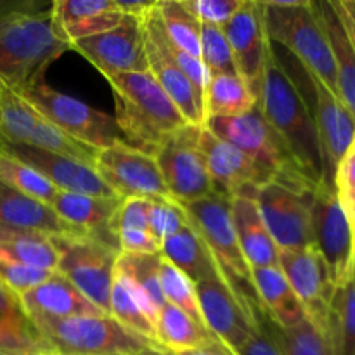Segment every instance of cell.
<instances>
[{"instance_id": "cell-61", "label": "cell", "mask_w": 355, "mask_h": 355, "mask_svg": "<svg viewBox=\"0 0 355 355\" xmlns=\"http://www.w3.org/2000/svg\"><path fill=\"white\" fill-rule=\"evenodd\" d=\"M0 355H9V354H2V352H0Z\"/></svg>"}, {"instance_id": "cell-51", "label": "cell", "mask_w": 355, "mask_h": 355, "mask_svg": "<svg viewBox=\"0 0 355 355\" xmlns=\"http://www.w3.org/2000/svg\"><path fill=\"white\" fill-rule=\"evenodd\" d=\"M0 315H7V318H16V319H26L24 318L23 311H21L19 300L14 297L10 291L0 284Z\"/></svg>"}, {"instance_id": "cell-7", "label": "cell", "mask_w": 355, "mask_h": 355, "mask_svg": "<svg viewBox=\"0 0 355 355\" xmlns=\"http://www.w3.org/2000/svg\"><path fill=\"white\" fill-rule=\"evenodd\" d=\"M318 186L302 175H277L257 191L260 215L279 252L314 246L311 207Z\"/></svg>"}, {"instance_id": "cell-49", "label": "cell", "mask_w": 355, "mask_h": 355, "mask_svg": "<svg viewBox=\"0 0 355 355\" xmlns=\"http://www.w3.org/2000/svg\"><path fill=\"white\" fill-rule=\"evenodd\" d=\"M352 189H355V153L349 149L335 172V191L340 194Z\"/></svg>"}, {"instance_id": "cell-14", "label": "cell", "mask_w": 355, "mask_h": 355, "mask_svg": "<svg viewBox=\"0 0 355 355\" xmlns=\"http://www.w3.org/2000/svg\"><path fill=\"white\" fill-rule=\"evenodd\" d=\"M144 44L148 58V71L158 82L172 99L177 110L182 113L187 123L194 127L205 125V103L203 97L196 92L193 83L187 80L180 66L172 54V44L162 23L156 3L144 16Z\"/></svg>"}, {"instance_id": "cell-28", "label": "cell", "mask_w": 355, "mask_h": 355, "mask_svg": "<svg viewBox=\"0 0 355 355\" xmlns=\"http://www.w3.org/2000/svg\"><path fill=\"white\" fill-rule=\"evenodd\" d=\"M252 283L262 314L281 329L293 328L307 319L300 300L277 267H252Z\"/></svg>"}, {"instance_id": "cell-43", "label": "cell", "mask_w": 355, "mask_h": 355, "mask_svg": "<svg viewBox=\"0 0 355 355\" xmlns=\"http://www.w3.org/2000/svg\"><path fill=\"white\" fill-rule=\"evenodd\" d=\"M54 276L51 270L35 269L21 263L0 260V284L19 300V297L35 290Z\"/></svg>"}, {"instance_id": "cell-12", "label": "cell", "mask_w": 355, "mask_h": 355, "mask_svg": "<svg viewBox=\"0 0 355 355\" xmlns=\"http://www.w3.org/2000/svg\"><path fill=\"white\" fill-rule=\"evenodd\" d=\"M205 127L220 139L227 141L239 151L262 166L272 177L277 175H302L295 162L291 159L286 146L267 123L259 104L250 113L231 118H210ZM307 179V177H305Z\"/></svg>"}, {"instance_id": "cell-29", "label": "cell", "mask_w": 355, "mask_h": 355, "mask_svg": "<svg viewBox=\"0 0 355 355\" xmlns=\"http://www.w3.org/2000/svg\"><path fill=\"white\" fill-rule=\"evenodd\" d=\"M110 318L128 331L156 343V318L158 311L153 307L144 291L116 266L110 297Z\"/></svg>"}, {"instance_id": "cell-32", "label": "cell", "mask_w": 355, "mask_h": 355, "mask_svg": "<svg viewBox=\"0 0 355 355\" xmlns=\"http://www.w3.org/2000/svg\"><path fill=\"white\" fill-rule=\"evenodd\" d=\"M255 106V92L238 75L210 76L205 90V121L210 118L241 116Z\"/></svg>"}, {"instance_id": "cell-8", "label": "cell", "mask_w": 355, "mask_h": 355, "mask_svg": "<svg viewBox=\"0 0 355 355\" xmlns=\"http://www.w3.org/2000/svg\"><path fill=\"white\" fill-rule=\"evenodd\" d=\"M14 90L62 134L96 151L125 142L114 116L52 89L45 80Z\"/></svg>"}, {"instance_id": "cell-60", "label": "cell", "mask_w": 355, "mask_h": 355, "mask_svg": "<svg viewBox=\"0 0 355 355\" xmlns=\"http://www.w3.org/2000/svg\"><path fill=\"white\" fill-rule=\"evenodd\" d=\"M354 241H355V229H354Z\"/></svg>"}, {"instance_id": "cell-1", "label": "cell", "mask_w": 355, "mask_h": 355, "mask_svg": "<svg viewBox=\"0 0 355 355\" xmlns=\"http://www.w3.org/2000/svg\"><path fill=\"white\" fill-rule=\"evenodd\" d=\"M257 104L267 123L286 146L298 170L311 182L322 184L324 163L311 106L272 52L266 62Z\"/></svg>"}, {"instance_id": "cell-26", "label": "cell", "mask_w": 355, "mask_h": 355, "mask_svg": "<svg viewBox=\"0 0 355 355\" xmlns=\"http://www.w3.org/2000/svg\"><path fill=\"white\" fill-rule=\"evenodd\" d=\"M19 305L28 321L31 319L61 321V319L80 318V315H106L58 272H54V276L44 284L19 297Z\"/></svg>"}, {"instance_id": "cell-54", "label": "cell", "mask_w": 355, "mask_h": 355, "mask_svg": "<svg viewBox=\"0 0 355 355\" xmlns=\"http://www.w3.org/2000/svg\"><path fill=\"white\" fill-rule=\"evenodd\" d=\"M132 355H165L162 349H148V350H142L139 354H132Z\"/></svg>"}, {"instance_id": "cell-15", "label": "cell", "mask_w": 355, "mask_h": 355, "mask_svg": "<svg viewBox=\"0 0 355 355\" xmlns=\"http://www.w3.org/2000/svg\"><path fill=\"white\" fill-rule=\"evenodd\" d=\"M94 170L118 198L166 200L168 191L163 184L158 163L149 153L139 151L127 142H116L97 151Z\"/></svg>"}, {"instance_id": "cell-46", "label": "cell", "mask_w": 355, "mask_h": 355, "mask_svg": "<svg viewBox=\"0 0 355 355\" xmlns=\"http://www.w3.org/2000/svg\"><path fill=\"white\" fill-rule=\"evenodd\" d=\"M151 201L148 198H125L121 200L120 210L114 220V229H142L149 231V217H151Z\"/></svg>"}, {"instance_id": "cell-3", "label": "cell", "mask_w": 355, "mask_h": 355, "mask_svg": "<svg viewBox=\"0 0 355 355\" xmlns=\"http://www.w3.org/2000/svg\"><path fill=\"white\" fill-rule=\"evenodd\" d=\"M69 49L52 28L49 12L0 14V80L10 89L45 80L49 66Z\"/></svg>"}, {"instance_id": "cell-44", "label": "cell", "mask_w": 355, "mask_h": 355, "mask_svg": "<svg viewBox=\"0 0 355 355\" xmlns=\"http://www.w3.org/2000/svg\"><path fill=\"white\" fill-rule=\"evenodd\" d=\"M189 225L187 215L184 211L182 205L173 201L172 198L166 200H153L151 201V217H149V231L159 239L165 241L172 234L179 232Z\"/></svg>"}, {"instance_id": "cell-56", "label": "cell", "mask_w": 355, "mask_h": 355, "mask_svg": "<svg viewBox=\"0 0 355 355\" xmlns=\"http://www.w3.org/2000/svg\"><path fill=\"white\" fill-rule=\"evenodd\" d=\"M345 6H347V9H349V12L352 14V17L355 21V0H345Z\"/></svg>"}, {"instance_id": "cell-33", "label": "cell", "mask_w": 355, "mask_h": 355, "mask_svg": "<svg viewBox=\"0 0 355 355\" xmlns=\"http://www.w3.org/2000/svg\"><path fill=\"white\" fill-rule=\"evenodd\" d=\"M214 338L207 328L198 324L186 312L166 304L156 318V343L165 352L196 349Z\"/></svg>"}, {"instance_id": "cell-27", "label": "cell", "mask_w": 355, "mask_h": 355, "mask_svg": "<svg viewBox=\"0 0 355 355\" xmlns=\"http://www.w3.org/2000/svg\"><path fill=\"white\" fill-rule=\"evenodd\" d=\"M257 191L245 189L229 200L232 224L250 267H277L279 250L262 220L257 205Z\"/></svg>"}, {"instance_id": "cell-22", "label": "cell", "mask_w": 355, "mask_h": 355, "mask_svg": "<svg viewBox=\"0 0 355 355\" xmlns=\"http://www.w3.org/2000/svg\"><path fill=\"white\" fill-rule=\"evenodd\" d=\"M0 149L33 166L37 172H40L59 191L89 194V196L118 198L89 163H83L80 159L69 158V156L64 155H58V153L28 148V146L0 142Z\"/></svg>"}, {"instance_id": "cell-39", "label": "cell", "mask_w": 355, "mask_h": 355, "mask_svg": "<svg viewBox=\"0 0 355 355\" xmlns=\"http://www.w3.org/2000/svg\"><path fill=\"white\" fill-rule=\"evenodd\" d=\"M283 355H333L328 333L315 328L309 319L293 328L281 329L270 322Z\"/></svg>"}, {"instance_id": "cell-45", "label": "cell", "mask_w": 355, "mask_h": 355, "mask_svg": "<svg viewBox=\"0 0 355 355\" xmlns=\"http://www.w3.org/2000/svg\"><path fill=\"white\" fill-rule=\"evenodd\" d=\"M184 2L200 23L222 28L241 9L245 0H184Z\"/></svg>"}, {"instance_id": "cell-40", "label": "cell", "mask_w": 355, "mask_h": 355, "mask_svg": "<svg viewBox=\"0 0 355 355\" xmlns=\"http://www.w3.org/2000/svg\"><path fill=\"white\" fill-rule=\"evenodd\" d=\"M159 262L162 255H128V253H120L116 262V266L144 291L158 312L166 305L159 284Z\"/></svg>"}, {"instance_id": "cell-30", "label": "cell", "mask_w": 355, "mask_h": 355, "mask_svg": "<svg viewBox=\"0 0 355 355\" xmlns=\"http://www.w3.org/2000/svg\"><path fill=\"white\" fill-rule=\"evenodd\" d=\"M314 7L328 37L329 47H331L338 97L355 118V49L345 30V24L336 10L335 2L319 0V2H314Z\"/></svg>"}, {"instance_id": "cell-35", "label": "cell", "mask_w": 355, "mask_h": 355, "mask_svg": "<svg viewBox=\"0 0 355 355\" xmlns=\"http://www.w3.org/2000/svg\"><path fill=\"white\" fill-rule=\"evenodd\" d=\"M328 338L333 355H355V267L349 279L333 295Z\"/></svg>"}, {"instance_id": "cell-2", "label": "cell", "mask_w": 355, "mask_h": 355, "mask_svg": "<svg viewBox=\"0 0 355 355\" xmlns=\"http://www.w3.org/2000/svg\"><path fill=\"white\" fill-rule=\"evenodd\" d=\"M114 94V120L123 141L139 151L156 149L187 123L149 71L107 78Z\"/></svg>"}, {"instance_id": "cell-57", "label": "cell", "mask_w": 355, "mask_h": 355, "mask_svg": "<svg viewBox=\"0 0 355 355\" xmlns=\"http://www.w3.org/2000/svg\"><path fill=\"white\" fill-rule=\"evenodd\" d=\"M350 151H354V153H355V137H354V142H352V146H350Z\"/></svg>"}, {"instance_id": "cell-58", "label": "cell", "mask_w": 355, "mask_h": 355, "mask_svg": "<svg viewBox=\"0 0 355 355\" xmlns=\"http://www.w3.org/2000/svg\"><path fill=\"white\" fill-rule=\"evenodd\" d=\"M3 85H6V83H3V82H2V80H0V90H2V89H3Z\"/></svg>"}, {"instance_id": "cell-9", "label": "cell", "mask_w": 355, "mask_h": 355, "mask_svg": "<svg viewBox=\"0 0 355 355\" xmlns=\"http://www.w3.org/2000/svg\"><path fill=\"white\" fill-rule=\"evenodd\" d=\"M0 142L58 153L92 166L97 155L96 149L62 134L7 85L0 90Z\"/></svg>"}, {"instance_id": "cell-47", "label": "cell", "mask_w": 355, "mask_h": 355, "mask_svg": "<svg viewBox=\"0 0 355 355\" xmlns=\"http://www.w3.org/2000/svg\"><path fill=\"white\" fill-rule=\"evenodd\" d=\"M163 243L151 231L121 229L118 231V250L128 255H162Z\"/></svg>"}, {"instance_id": "cell-34", "label": "cell", "mask_w": 355, "mask_h": 355, "mask_svg": "<svg viewBox=\"0 0 355 355\" xmlns=\"http://www.w3.org/2000/svg\"><path fill=\"white\" fill-rule=\"evenodd\" d=\"M59 257H61V250H59L58 238L17 232L0 241V260H6V262L55 272Z\"/></svg>"}, {"instance_id": "cell-11", "label": "cell", "mask_w": 355, "mask_h": 355, "mask_svg": "<svg viewBox=\"0 0 355 355\" xmlns=\"http://www.w3.org/2000/svg\"><path fill=\"white\" fill-rule=\"evenodd\" d=\"M200 130L201 127L186 125L170 135L153 155L168 196L180 205L193 203L215 194L198 142Z\"/></svg>"}, {"instance_id": "cell-50", "label": "cell", "mask_w": 355, "mask_h": 355, "mask_svg": "<svg viewBox=\"0 0 355 355\" xmlns=\"http://www.w3.org/2000/svg\"><path fill=\"white\" fill-rule=\"evenodd\" d=\"M165 355H238V352L214 336V338H210L203 345L196 347V349L182 350V352H165Z\"/></svg>"}, {"instance_id": "cell-4", "label": "cell", "mask_w": 355, "mask_h": 355, "mask_svg": "<svg viewBox=\"0 0 355 355\" xmlns=\"http://www.w3.org/2000/svg\"><path fill=\"white\" fill-rule=\"evenodd\" d=\"M269 42L284 47L311 75L338 96L331 47L312 0L260 2Z\"/></svg>"}, {"instance_id": "cell-6", "label": "cell", "mask_w": 355, "mask_h": 355, "mask_svg": "<svg viewBox=\"0 0 355 355\" xmlns=\"http://www.w3.org/2000/svg\"><path fill=\"white\" fill-rule=\"evenodd\" d=\"M30 324L54 355H132L159 349L110 315H80L61 321L31 319Z\"/></svg>"}, {"instance_id": "cell-5", "label": "cell", "mask_w": 355, "mask_h": 355, "mask_svg": "<svg viewBox=\"0 0 355 355\" xmlns=\"http://www.w3.org/2000/svg\"><path fill=\"white\" fill-rule=\"evenodd\" d=\"M191 227L201 236L217 262L222 279L239 300L260 309L252 283V267L246 262L231 217V203L218 194L182 205Z\"/></svg>"}, {"instance_id": "cell-17", "label": "cell", "mask_w": 355, "mask_h": 355, "mask_svg": "<svg viewBox=\"0 0 355 355\" xmlns=\"http://www.w3.org/2000/svg\"><path fill=\"white\" fill-rule=\"evenodd\" d=\"M196 295L208 331L236 352L259 329L260 309L239 300L220 276L198 283Z\"/></svg>"}, {"instance_id": "cell-41", "label": "cell", "mask_w": 355, "mask_h": 355, "mask_svg": "<svg viewBox=\"0 0 355 355\" xmlns=\"http://www.w3.org/2000/svg\"><path fill=\"white\" fill-rule=\"evenodd\" d=\"M0 352L9 355H54L28 319L0 315Z\"/></svg>"}, {"instance_id": "cell-52", "label": "cell", "mask_w": 355, "mask_h": 355, "mask_svg": "<svg viewBox=\"0 0 355 355\" xmlns=\"http://www.w3.org/2000/svg\"><path fill=\"white\" fill-rule=\"evenodd\" d=\"M335 6H336V10H338L340 17H342L343 24H345V30H347V33H349L350 42H352V45L355 49V21H354L352 14H350L349 9H347L345 0H338V2H335Z\"/></svg>"}, {"instance_id": "cell-19", "label": "cell", "mask_w": 355, "mask_h": 355, "mask_svg": "<svg viewBox=\"0 0 355 355\" xmlns=\"http://www.w3.org/2000/svg\"><path fill=\"white\" fill-rule=\"evenodd\" d=\"M222 31L232 51L236 73L257 96L270 54L260 2L245 0L241 9L222 26Z\"/></svg>"}, {"instance_id": "cell-53", "label": "cell", "mask_w": 355, "mask_h": 355, "mask_svg": "<svg viewBox=\"0 0 355 355\" xmlns=\"http://www.w3.org/2000/svg\"><path fill=\"white\" fill-rule=\"evenodd\" d=\"M338 200H340V203H342L343 210H345L347 217H349L350 224H352V227H354L355 225V189L347 191V193H340Z\"/></svg>"}, {"instance_id": "cell-18", "label": "cell", "mask_w": 355, "mask_h": 355, "mask_svg": "<svg viewBox=\"0 0 355 355\" xmlns=\"http://www.w3.org/2000/svg\"><path fill=\"white\" fill-rule=\"evenodd\" d=\"M279 269L300 300L309 321L328 333V315L336 286L321 253L311 246L304 250L279 252Z\"/></svg>"}, {"instance_id": "cell-10", "label": "cell", "mask_w": 355, "mask_h": 355, "mask_svg": "<svg viewBox=\"0 0 355 355\" xmlns=\"http://www.w3.org/2000/svg\"><path fill=\"white\" fill-rule=\"evenodd\" d=\"M58 270L97 309L110 315V297L120 252L90 236L59 239Z\"/></svg>"}, {"instance_id": "cell-38", "label": "cell", "mask_w": 355, "mask_h": 355, "mask_svg": "<svg viewBox=\"0 0 355 355\" xmlns=\"http://www.w3.org/2000/svg\"><path fill=\"white\" fill-rule=\"evenodd\" d=\"M159 284H162L163 297L168 305L180 309L186 312L191 319L207 328L203 322V315L200 311V302H198L196 295V284L193 281L187 279L179 269L172 266L168 260L162 257L159 262Z\"/></svg>"}, {"instance_id": "cell-55", "label": "cell", "mask_w": 355, "mask_h": 355, "mask_svg": "<svg viewBox=\"0 0 355 355\" xmlns=\"http://www.w3.org/2000/svg\"><path fill=\"white\" fill-rule=\"evenodd\" d=\"M14 234H17V232L9 231V229H6L3 225H0V241H2V239L10 238V236H14Z\"/></svg>"}, {"instance_id": "cell-48", "label": "cell", "mask_w": 355, "mask_h": 355, "mask_svg": "<svg viewBox=\"0 0 355 355\" xmlns=\"http://www.w3.org/2000/svg\"><path fill=\"white\" fill-rule=\"evenodd\" d=\"M266 321L260 319L259 329L252 335V338L238 350V355H283L277 340L274 336L270 321L263 315Z\"/></svg>"}, {"instance_id": "cell-25", "label": "cell", "mask_w": 355, "mask_h": 355, "mask_svg": "<svg viewBox=\"0 0 355 355\" xmlns=\"http://www.w3.org/2000/svg\"><path fill=\"white\" fill-rule=\"evenodd\" d=\"M0 225L14 232L68 239L87 236L66 224L49 205L16 193L0 182Z\"/></svg>"}, {"instance_id": "cell-31", "label": "cell", "mask_w": 355, "mask_h": 355, "mask_svg": "<svg viewBox=\"0 0 355 355\" xmlns=\"http://www.w3.org/2000/svg\"><path fill=\"white\" fill-rule=\"evenodd\" d=\"M162 257L194 284L220 276V270L210 250L191 225H186L163 241Z\"/></svg>"}, {"instance_id": "cell-62", "label": "cell", "mask_w": 355, "mask_h": 355, "mask_svg": "<svg viewBox=\"0 0 355 355\" xmlns=\"http://www.w3.org/2000/svg\"><path fill=\"white\" fill-rule=\"evenodd\" d=\"M354 229H355V225H354Z\"/></svg>"}, {"instance_id": "cell-36", "label": "cell", "mask_w": 355, "mask_h": 355, "mask_svg": "<svg viewBox=\"0 0 355 355\" xmlns=\"http://www.w3.org/2000/svg\"><path fill=\"white\" fill-rule=\"evenodd\" d=\"M0 182L16 193L42 201L49 207H52L58 194L61 193L33 166L21 162L19 158L9 155L3 149H0Z\"/></svg>"}, {"instance_id": "cell-23", "label": "cell", "mask_w": 355, "mask_h": 355, "mask_svg": "<svg viewBox=\"0 0 355 355\" xmlns=\"http://www.w3.org/2000/svg\"><path fill=\"white\" fill-rule=\"evenodd\" d=\"M49 14L58 37L71 49L76 42L113 30L125 17L118 0H58Z\"/></svg>"}, {"instance_id": "cell-59", "label": "cell", "mask_w": 355, "mask_h": 355, "mask_svg": "<svg viewBox=\"0 0 355 355\" xmlns=\"http://www.w3.org/2000/svg\"><path fill=\"white\" fill-rule=\"evenodd\" d=\"M354 267H355V248H354Z\"/></svg>"}, {"instance_id": "cell-20", "label": "cell", "mask_w": 355, "mask_h": 355, "mask_svg": "<svg viewBox=\"0 0 355 355\" xmlns=\"http://www.w3.org/2000/svg\"><path fill=\"white\" fill-rule=\"evenodd\" d=\"M309 73V71H307ZM314 101L312 116L321 142L324 180L322 184L335 187V172L345 158L355 137V118L336 94H333L318 76L309 73Z\"/></svg>"}, {"instance_id": "cell-16", "label": "cell", "mask_w": 355, "mask_h": 355, "mask_svg": "<svg viewBox=\"0 0 355 355\" xmlns=\"http://www.w3.org/2000/svg\"><path fill=\"white\" fill-rule=\"evenodd\" d=\"M73 51H78L106 80L125 73L148 71L144 17L125 14L116 28L76 42Z\"/></svg>"}, {"instance_id": "cell-21", "label": "cell", "mask_w": 355, "mask_h": 355, "mask_svg": "<svg viewBox=\"0 0 355 355\" xmlns=\"http://www.w3.org/2000/svg\"><path fill=\"white\" fill-rule=\"evenodd\" d=\"M198 142L205 156L214 193L218 196L231 200L241 191L260 189L263 184L274 179L250 156L215 135L205 125L201 127Z\"/></svg>"}, {"instance_id": "cell-42", "label": "cell", "mask_w": 355, "mask_h": 355, "mask_svg": "<svg viewBox=\"0 0 355 355\" xmlns=\"http://www.w3.org/2000/svg\"><path fill=\"white\" fill-rule=\"evenodd\" d=\"M200 58L210 76L238 75L232 61V51L222 28L201 23Z\"/></svg>"}, {"instance_id": "cell-24", "label": "cell", "mask_w": 355, "mask_h": 355, "mask_svg": "<svg viewBox=\"0 0 355 355\" xmlns=\"http://www.w3.org/2000/svg\"><path fill=\"white\" fill-rule=\"evenodd\" d=\"M120 205L121 198L89 196L61 191L52 203V210L76 231L118 250L114 220Z\"/></svg>"}, {"instance_id": "cell-37", "label": "cell", "mask_w": 355, "mask_h": 355, "mask_svg": "<svg viewBox=\"0 0 355 355\" xmlns=\"http://www.w3.org/2000/svg\"><path fill=\"white\" fill-rule=\"evenodd\" d=\"M156 10L162 17L170 42L187 54L200 58L201 23L187 9L186 2L184 0H159L156 2Z\"/></svg>"}, {"instance_id": "cell-13", "label": "cell", "mask_w": 355, "mask_h": 355, "mask_svg": "<svg viewBox=\"0 0 355 355\" xmlns=\"http://www.w3.org/2000/svg\"><path fill=\"white\" fill-rule=\"evenodd\" d=\"M314 248L321 253L333 284L342 286L354 272V227L335 187L319 184L311 207Z\"/></svg>"}]
</instances>
